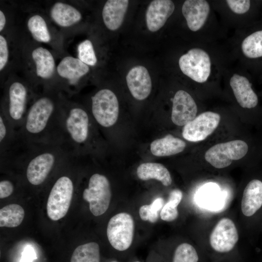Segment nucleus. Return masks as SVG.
Returning a JSON list of instances; mask_svg holds the SVG:
<instances>
[{"label":"nucleus","mask_w":262,"mask_h":262,"mask_svg":"<svg viewBox=\"0 0 262 262\" xmlns=\"http://www.w3.org/2000/svg\"><path fill=\"white\" fill-rule=\"evenodd\" d=\"M17 131L24 144L65 146L62 104L49 95L41 96L29 107Z\"/></svg>","instance_id":"nucleus-1"},{"label":"nucleus","mask_w":262,"mask_h":262,"mask_svg":"<svg viewBox=\"0 0 262 262\" xmlns=\"http://www.w3.org/2000/svg\"><path fill=\"white\" fill-rule=\"evenodd\" d=\"M71 155L66 146L21 143L16 151L1 164L23 167L27 182L38 186L45 183L51 173Z\"/></svg>","instance_id":"nucleus-2"},{"label":"nucleus","mask_w":262,"mask_h":262,"mask_svg":"<svg viewBox=\"0 0 262 262\" xmlns=\"http://www.w3.org/2000/svg\"><path fill=\"white\" fill-rule=\"evenodd\" d=\"M62 104L65 146L71 154L82 158L88 151L93 124L87 111L76 104Z\"/></svg>","instance_id":"nucleus-3"},{"label":"nucleus","mask_w":262,"mask_h":262,"mask_svg":"<svg viewBox=\"0 0 262 262\" xmlns=\"http://www.w3.org/2000/svg\"><path fill=\"white\" fill-rule=\"evenodd\" d=\"M72 178L63 174L55 180L48 198L47 211L48 217L57 221L66 214L70 205L74 190Z\"/></svg>","instance_id":"nucleus-4"},{"label":"nucleus","mask_w":262,"mask_h":262,"mask_svg":"<svg viewBox=\"0 0 262 262\" xmlns=\"http://www.w3.org/2000/svg\"><path fill=\"white\" fill-rule=\"evenodd\" d=\"M91 98V113L96 122L105 129L114 126L119 114V104L115 94L104 88L97 92Z\"/></svg>","instance_id":"nucleus-5"},{"label":"nucleus","mask_w":262,"mask_h":262,"mask_svg":"<svg viewBox=\"0 0 262 262\" xmlns=\"http://www.w3.org/2000/svg\"><path fill=\"white\" fill-rule=\"evenodd\" d=\"M110 183L104 175L96 173L90 177L88 187L82 192L84 200L89 203V209L95 216L101 215L109 208L111 199Z\"/></svg>","instance_id":"nucleus-6"},{"label":"nucleus","mask_w":262,"mask_h":262,"mask_svg":"<svg viewBox=\"0 0 262 262\" xmlns=\"http://www.w3.org/2000/svg\"><path fill=\"white\" fill-rule=\"evenodd\" d=\"M181 72L198 83L205 82L212 72V62L209 53L199 48L190 49L179 60Z\"/></svg>","instance_id":"nucleus-7"},{"label":"nucleus","mask_w":262,"mask_h":262,"mask_svg":"<svg viewBox=\"0 0 262 262\" xmlns=\"http://www.w3.org/2000/svg\"><path fill=\"white\" fill-rule=\"evenodd\" d=\"M134 223L132 216L121 213L113 216L107 228L109 242L115 250L123 252L131 246L134 234Z\"/></svg>","instance_id":"nucleus-8"},{"label":"nucleus","mask_w":262,"mask_h":262,"mask_svg":"<svg viewBox=\"0 0 262 262\" xmlns=\"http://www.w3.org/2000/svg\"><path fill=\"white\" fill-rule=\"evenodd\" d=\"M28 96L24 84L19 82H12L8 88L7 102L0 110L16 130L21 126L28 110Z\"/></svg>","instance_id":"nucleus-9"},{"label":"nucleus","mask_w":262,"mask_h":262,"mask_svg":"<svg viewBox=\"0 0 262 262\" xmlns=\"http://www.w3.org/2000/svg\"><path fill=\"white\" fill-rule=\"evenodd\" d=\"M248 151L247 144L242 140H232L216 144L205 154L207 162L216 168L229 166L232 161L243 158Z\"/></svg>","instance_id":"nucleus-10"},{"label":"nucleus","mask_w":262,"mask_h":262,"mask_svg":"<svg viewBox=\"0 0 262 262\" xmlns=\"http://www.w3.org/2000/svg\"><path fill=\"white\" fill-rule=\"evenodd\" d=\"M220 120V116L217 113L211 111L202 113L184 126L182 136L190 142L202 141L214 131Z\"/></svg>","instance_id":"nucleus-11"},{"label":"nucleus","mask_w":262,"mask_h":262,"mask_svg":"<svg viewBox=\"0 0 262 262\" xmlns=\"http://www.w3.org/2000/svg\"><path fill=\"white\" fill-rule=\"evenodd\" d=\"M238 240V231L233 221L229 218H223L213 229L210 243L215 251L227 253L233 249Z\"/></svg>","instance_id":"nucleus-12"},{"label":"nucleus","mask_w":262,"mask_h":262,"mask_svg":"<svg viewBox=\"0 0 262 262\" xmlns=\"http://www.w3.org/2000/svg\"><path fill=\"white\" fill-rule=\"evenodd\" d=\"M197 111L196 103L188 93L180 90L175 93L171 113V120L174 124L184 126L196 117Z\"/></svg>","instance_id":"nucleus-13"},{"label":"nucleus","mask_w":262,"mask_h":262,"mask_svg":"<svg viewBox=\"0 0 262 262\" xmlns=\"http://www.w3.org/2000/svg\"><path fill=\"white\" fill-rule=\"evenodd\" d=\"M181 11L188 28L193 32H197L206 22L210 6L207 0H186L183 3Z\"/></svg>","instance_id":"nucleus-14"},{"label":"nucleus","mask_w":262,"mask_h":262,"mask_svg":"<svg viewBox=\"0 0 262 262\" xmlns=\"http://www.w3.org/2000/svg\"><path fill=\"white\" fill-rule=\"evenodd\" d=\"M126 82L131 94L137 100L146 99L151 93V79L147 69L142 66H135L129 71Z\"/></svg>","instance_id":"nucleus-15"},{"label":"nucleus","mask_w":262,"mask_h":262,"mask_svg":"<svg viewBox=\"0 0 262 262\" xmlns=\"http://www.w3.org/2000/svg\"><path fill=\"white\" fill-rule=\"evenodd\" d=\"M175 10L174 2L170 0H154L147 7L146 20L149 31L155 32L166 23Z\"/></svg>","instance_id":"nucleus-16"},{"label":"nucleus","mask_w":262,"mask_h":262,"mask_svg":"<svg viewBox=\"0 0 262 262\" xmlns=\"http://www.w3.org/2000/svg\"><path fill=\"white\" fill-rule=\"evenodd\" d=\"M229 84L237 102L242 107L251 109L257 106L258 103L257 96L246 77L233 74L230 79Z\"/></svg>","instance_id":"nucleus-17"},{"label":"nucleus","mask_w":262,"mask_h":262,"mask_svg":"<svg viewBox=\"0 0 262 262\" xmlns=\"http://www.w3.org/2000/svg\"><path fill=\"white\" fill-rule=\"evenodd\" d=\"M20 144L16 130L3 112L0 113V159L3 160L11 156Z\"/></svg>","instance_id":"nucleus-18"},{"label":"nucleus","mask_w":262,"mask_h":262,"mask_svg":"<svg viewBox=\"0 0 262 262\" xmlns=\"http://www.w3.org/2000/svg\"><path fill=\"white\" fill-rule=\"evenodd\" d=\"M129 2L128 0H108L106 2L102 16L104 23L109 30L115 31L121 26Z\"/></svg>","instance_id":"nucleus-19"},{"label":"nucleus","mask_w":262,"mask_h":262,"mask_svg":"<svg viewBox=\"0 0 262 262\" xmlns=\"http://www.w3.org/2000/svg\"><path fill=\"white\" fill-rule=\"evenodd\" d=\"M262 206V182L251 180L245 188L241 202V210L246 216L253 215Z\"/></svg>","instance_id":"nucleus-20"},{"label":"nucleus","mask_w":262,"mask_h":262,"mask_svg":"<svg viewBox=\"0 0 262 262\" xmlns=\"http://www.w3.org/2000/svg\"><path fill=\"white\" fill-rule=\"evenodd\" d=\"M89 70L88 65L79 58L71 56L64 57L59 63L57 71L60 77L68 80L70 85H75Z\"/></svg>","instance_id":"nucleus-21"},{"label":"nucleus","mask_w":262,"mask_h":262,"mask_svg":"<svg viewBox=\"0 0 262 262\" xmlns=\"http://www.w3.org/2000/svg\"><path fill=\"white\" fill-rule=\"evenodd\" d=\"M186 147V143L171 134L153 141L150 144V151L156 156H168L182 152Z\"/></svg>","instance_id":"nucleus-22"},{"label":"nucleus","mask_w":262,"mask_h":262,"mask_svg":"<svg viewBox=\"0 0 262 262\" xmlns=\"http://www.w3.org/2000/svg\"><path fill=\"white\" fill-rule=\"evenodd\" d=\"M53 20L58 25L67 27L79 22L82 17L81 13L75 8L68 4L58 2L50 10Z\"/></svg>","instance_id":"nucleus-23"},{"label":"nucleus","mask_w":262,"mask_h":262,"mask_svg":"<svg viewBox=\"0 0 262 262\" xmlns=\"http://www.w3.org/2000/svg\"><path fill=\"white\" fill-rule=\"evenodd\" d=\"M137 175L141 180L155 179L165 186L171 185L172 178L168 169L162 164L156 163H145L141 164L137 169Z\"/></svg>","instance_id":"nucleus-24"},{"label":"nucleus","mask_w":262,"mask_h":262,"mask_svg":"<svg viewBox=\"0 0 262 262\" xmlns=\"http://www.w3.org/2000/svg\"><path fill=\"white\" fill-rule=\"evenodd\" d=\"M32 56L35 64L37 76L44 79L51 77L55 69V61L50 51L38 47L33 51Z\"/></svg>","instance_id":"nucleus-25"},{"label":"nucleus","mask_w":262,"mask_h":262,"mask_svg":"<svg viewBox=\"0 0 262 262\" xmlns=\"http://www.w3.org/2000/svg\"><path fill=\"white\" fill-rule=\"evenodd\" d=\"M24 215V210L19 205L11 204L6 205L0 210V227H17L22 222Z\"/></svg>","instance_id":"nucleus-26"},{"label":"nucleus","mask_w":262,"mask_h":262,"mask_svg":"<svg viewBox=\"0 0 262 262\" xmlns=\"http://www.w3.org/2000/svg\"><path fill=\"white\" fill-rule=\"evenodd\" d=\"M99 246L90 242L77 246L72 255L70 262H100Z\"/></svg>","instance_id":"nucleus-27"},{"label":"nucleus","mask_w":262,"mask_h":262,"mask_svg":"<svg viewBox=\"0 0 262 262\" xmlns=\"http://www.w3.org/2000/svg\"><path fill=\"white\" fill-rule=\"evenodd\" d=\"M241 50L243 54L250 59L262 57V30L246 37L241 43Z\"/></svg>","instance_id":"nucleus-28"},{"label":"nucleus","mask_w":262,"mask_h":262,"mask_svg":"<svg viewBox=\"0 0 262 262\" xmlns=\"http://www.w3.org/2000/svg\"><path fill=\"white\" fill-rule=\"evenodd\" d=\"M27 26L35 40L44 43L49 42V33L46 21L42 16L38 15L32 16L28 20Z\"/></svg>","instance_id":"nucleus-29"},{"label":"nucleus","mask_w":262,"mask_h":262,"mask_svg":"<svg viewBox=\"0 0 262 262\" xmlns=\"http://www.w3.org/2000/svg\"><path fill=\"white\" fill-rule=\"evenodd\" d=\"M182 198V193L179 189L172 190L169 195L168 201L163 206L160 213L161 218L165 221L170 222L178 216L177 207Z\"/></svg>","instance_id":"nucleus-30"},{"label":"nucleus","mask_w":262,"mask_h":262,"mask_svg":"<svg viewBox=\"0 0 262 262\" xmlns=\"http://www.w3.org/2000/svg\"><path fill=\"white\" fill-rule=\"evenodd\" d=\"M199 256L195 248L188 243H182L175 249L171 262H198Z\"/></svg>","instance_id":"nucleus-31"},{"label":"nucleus","mask_w":262,"mask_h":262,"mask_svg":"<svg viewBox=\"0 0 262 262\" xmlns=\"http://www.w3.org/2000/svg\"><path fill=\"white\" fill-rule=\"evenodd\" d=\"M79 59L88 66H94L97 59L92 42L89 40L82 42L78 47Z\"/></svg>","instance_id":"nucleus-32"},{"label":"nucleus","mask_w":262,"mask_h":262,"mask_svg":"<svg viewBox=\"0 0 262 262\" xmlns=\"http://www.w3.org/2000/svg\"><path fill=\"white\" fill-rule=\"evenodd\" d=\"M226 2L232 12L238 15L246 13L250 7V1L248 0H227Z\"/></svg>","instance_id":"nucleus-33"},{"label":"nucleus","mask_w":262,"mask_h":262,"mask_svg":"<svg viewBox=\"0 0 262 262\" xmlns=\"http://www.w3.org/2000/svg\"><path fill=\"white\" fill-rule=\"evenodd\" d=\"M139 214L143 221L155 223L158 219V213L154 212L149 205L142 206L139 209Z\"/></svg>","instance_id":"nucleus-34"},{"label":"nucleus","mask_w":262,"mask_h":262,"mask_svg":"<svg viewBox=\"0 0 262 262\" xmlns=\"http://www.w3.org/2000/svg\"><path fill=\"white\" fill-rule=\"evenodd\" d=\"M9 56V51L7 41L1 35H0V70H2L6 66Z\"/></svg>","instance_id":"nucleus-35"},{"label":"nucleus","mask_w":262,"mask_h":262,"mask_svg":"<svg viewBox=\"0 0 262 262\" xmlns=\"http://www.w3.org/2000/svg\"><path fill=\"white\" fill-rule=\"evenodd\" d=\"M14 189L15 186L12 181L7 179L2 180L0 181V198L2 199L9 196Z\"/></svg>","instance_id":"nucleus-36"},{"label":"nucleus","mask_w":262,"mask_h":262,"mask_svg":"<svg viewBox=\"0 0 262 262\" xmlns=\"http://www.w3.org/2000/svg\"><path fill=\"white\" fill-rule=\"evenodd\" d=\"M212 189V186H211L210 190L207 188L206 190L203 191V193L201 196V197H202L201 200L202 204L207 205L216 203L215 200L217 199L216 197V196H217V194H216L217 190L213 193L216 189L213 190H213Z\"/></svg>","instance_id":"nucleus-37"},{"label":"nucleus","mask_w":262,"mask_h":262,"mask_svg":"<svg viewBox=\"0 0 262 262\" xmlns=\"http://www.w3.org/2000/svg\"><path fill=\"white\" fill-rule=\"evenodd\" d=\"M35 253L33 248L31 246H27L22 253L21 262H32L33 260L36 259Z\"/></svg>","instance_id":"nucleus-38"},{"label":"nucleus","mask_w":262,"mask_h":262,"mask_svg":"<svg viewBox=\"0 0 262 262\" xmlns=\"http://www.w3.org/2000/svg\"><path fill=\"white\" fill-rule=\"evenodd\" d=\"M164 203V199L161 197H158L155 199L149 205L154 212L158 213L163 207Z\"/></svg>","instance_id":"nucleus-39"},{"label":"nucleus","mask_w":262,"mask_h":262,"mask_svg":"<svg viewBox=\"0 0 262 262\" xmlns=\"http://www.w3.org/2000/svg\"><path fill=\"white\" fill-rule=\"evenodd\" d=\"M6 23L5 16L3 12L0 11V31L1 32L3 29Z\"/></svg>","instance_id":"nucleus-40"},{"label":"nucleus","mask_w":262,"mask_h":262,"mask_svg":"<svg viewBox=\"0 0 262 262\" xmlns=\"http://www.w3.org/2000/svg\"><path fill=\"white\" fill-rule=\"evenodd\" d=\"M117 262V261H112V262Z\"/></svg>","instance_id":"nucleus-41"},{"label":"nucleus","mask_w":262,"mask_h":262,"mask_svg":"<svg viewBox=\"0 0 262 262\" xmlns=\"http://www.w3.org/2000/svg\"><path fill=\"white\" fill-rule=\"evenodd\" d=\"M141 262L139 261H134V262Z\"/></svg>","instance_id":"nucleus-42"}]
</instances>
